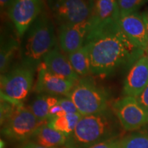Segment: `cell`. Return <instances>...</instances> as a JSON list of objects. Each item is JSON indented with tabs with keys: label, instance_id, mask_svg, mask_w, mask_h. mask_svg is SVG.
Listing matches in <instances>:
<instances>
[{
	"label": "cell",
	"instance_id": "1",
	"mask_svg": "<svg viewBox=\"0 0 148 148\" xmlns=\"http://www.w3.org/2000/svg\"><path fill=\"white\" fill-rule=\"evenodd\" d=\"M87 46L90 73L101 77L112 75L120 69L132 66L145 54L123 33L119 21L107 22L88 31Z\"/></svg>",
	"mask_w": 148,
	"mask_h": 148
},
{
	"label": "cell",
	"instance_id": "2",
	"mask_svg": "<svg viewBox=\"0 0 148 148\" xmlns=\"http://www.w3.org/2000/svg\"><path fill=\"white\" fill-rule=\"evenodd\" d=\"M112 110L82 116L67 137L66 148H88L105 140L118 138L119 123ZM120 124V123H119Z\"/></svg>",
	"mask_w": 148,
	"mask_h": 148
},
{
	"label": "cell",
	"instance_id": "3",
	"mask_svg": "<svg viewBox=\"0 0 148 148\" xmlns=\"http://www.w3.org/2000/svg\"><path fill=\"white\" fill-rule=\"evenodd\" d=\"M56 46L55 27L51 16L41 12L29 28L22 47V64L36 70L44 58Z\"/></svg>",
	"mask_w": 148,
	"mask_h": 148
},
{
	"label": "cell",
	"instance_id": "4",
	"mask_svg": "<svg viewBox=\"0 0 148 148\" xmlns=\"http://www.w3.org/2000/svg\"><path fill=\"white\" fill-rule=\"evenodd\" d=\"M66 97L70 98L82 116L108 110V92L90 76L80 77Z\"/></svg>",
	"mask_w": 148,
	"mask_h": 148
},
{
	"label": "cell",
	"instance_id": "5",
	"mask_svg": "<svg viewBox=\"0 0 148 148\" xmlns=\"http://www.w3.org/2000/svg\"><path fill=\"white\" fill-rule=\"evenodd\" d=\"M35 70L23 64L1 75V97L16 103H23L34 84Z\"/></svg>",
	"mask_w": 148,
	"mask_h": 148
},
{
	"label": "cell",
	"instance_id": "6",
	"mask_svg": "<svg viewBox=\"0 0 148 148\" xmlns=\"http://www.w3.org/2000/svg\"><path fill=\"white\" fill-rule=\"evenodd\" d=\"M45 123L47 122L37 119L27 107L22 103L10 119L1 125V134L12 141L26 142L35 131Z\"/></svg>",
	"mask_w": 148,
	"mask_h": 148
},
{
	"label": "cell",
	"instance_id": "7",
	"mask_svg": "<svg viewBox=\"0 0 148 148\" xmlns=\"http://www.w3.org/2000/svg\"><path fill=\"white\" fill-rule=\"evenodd\" d=\"M90 0H47L51 16L57 25H75L88 21L91 14Z\"/></svg>",
	"mask_w": 148,
	"mask_h": 148
},
{
	"label": "cell",
	"instance_id": "8",
	"mask_svg": "<svg viewBox=\"0 0 148 148\" xmlns=\"http://www.w3.org/2000/svg\"><path fill=\"white\" fill-rule=\"evenodd\" d=\"M112 110L120 125L127 131H134L148 124V114L135 97L125 96L112 103Z\"/></svg>",
	"mask_w": 148,
	"mask_h": 148
},
{
	"label": "cell",
	"instance_id": "9",
	"mask_svg": "<svg viewBox=\"0 0 148 148\" xmlns=\"http://www.w3.org/2000/svg\"><path fill=\"white\" fill-rule=\"evenodd\" d=\"M42 0H14L8 16L14 24L18 36L22 37L41 14Z\"/></svg>",
	"mask_w": 148,
	"mask_h": 148
},
{
	"label": "cell",
	"instance_id": "10",
	"mask_svg": "<svg viewBox=\"0 0 148 148\" xmlns=\"http://www.w3.org/2000/svg\"><path fill=\"white\" fill-rule=\"evenodd\" d=\"M36 70L37 78L34 90L38 94L67 96L76 83L51 73L43 62L38 66Z\"/></svg>",
	"mask_w": 148,
	"mask_h": 148
},
{
	"label": "cell",
	"instance_id": "11",
	"mask_svg": "<svg viewBox=\"0 0 148 148\" xmlns=\"http://www.w3.org/2000/svg\"><path fill=\"white\" fill-rule=\"evenodd\" d=\"M88 32V21L75 25L58 27V40L60 49L66 55L84 45Z\"/></svg>",
	"mask_w": 148,
	"mask_h": 148
},
{
	"label": "cell",
	"instance_id": "12",
	"mask_svg": "<svg viewBox=\"0 0 148 148\" xmlns=\"http://www.w3.org/2000/svg\"><path fill=\"white\" fill-rule=\"evenodd\" d=\"M148 84V55L144 54L130 68L124 79L125 96L137 97Z\"/></svg>",
	"mask_w": 148,
	"mask_h": 148
},
{
	"label": "cell",
	"instance_id": "13",
	"mask_svg": "<svg viewBox=\"0 0 148 148\" xmlns=\"http://www.w3.org/2000/svg\"><path fill=\"white\" fill-rule=\"evenodd\" d=\"M119 24L127 38L145 52L148 48V35L141 13L135 12L120 16Z\"/></svg>",
	"mask_w": 148,
	"mask_h": 148
},
{
	"label": "cell",
	"instance_id": "14",
	"mask_svg": "<svg viewBox=\"0 0 148 148\" xmlns=\"http://www.w3.org/2000/svg\"><path fill=\"white\" fill-rule=\"evenodd\" d=\"M120 12L117 0H93L88 31L107 22L119 21Z\"/></svg>",
	"mask_w": 148,
	"mask_h": 148
},
{
	"label": "cell",
	"instance_id": "15",
	"mask_svg": "<svg viewBox=\"0 0 148 148\" xmlns=\"http://www.w3.org/2000/svg\"><path fill=\"white\" fill-rule=\"evenodd\" d=\"M42 62L48 71L55 75L75 82L80 78L74 71L67 56L61 52L57 45L45 56Z\"/></svg>",
	"mask_w": 148,
	"mask_h": 148
},
{
	"label": "cell",
	"instance_id": "16",
	"mask_svg": "<svg viewBox=\"0 0 148 148\" xmlns=\"http://www.w3.org/2000/svg\"><path fill=\"white\" fill-rule=\"evenodd\" d=\"M67 137L64 133L49 127L47 123L38 127L28 141L46 147L60 148L65 147Z\"/></svg>",
	"mask_w": 148,
	"mask_h": 148
},
{
	"label": "cell",
	"instance_id": "17",
	"mask_svg": "<svg viewBox=\"0 0 148 148\" xmlns=\"http://www.w3.org/2000/svg\"><path fill=\"white\" fill-rule=\"evenodd\" d=\"M59 98L47 94H39L27 106L29 109L38 119L48 123L49 113L51 108L58 103Z\"/></svg>",
	"mask_w": 148,
	"mask_h": 148
},
{
	"label": "cell",
	"instance_id": "18",
	"mask_svg": "<svg viewBox=\"0 0 148 148\" xmlns=\"http://www.w3.org/2000/svg\"><path fill=\"white\" fill-rule=\"evenodd\" d=\"M74 71L80 77H86L90 73V63L88 47L86 45L67 55Z\"/></svg>",
	"mask_w": 148,
	"mask_h": 148
},
{
	"label": "cell",
	"instance_id": "19",
	"mask_svg": "<svg viewBox=\"0 0 148 148\" xmlns=\"http://www.w3.org/2000/svg\"><path fill=\"white\" fill-rule=\"evenodd\" d=\"M19 48L18 40L13 37L1 40L0 49V72L3 75L8 71L14 55Z\"/></svg>",
	"mask_w": 148,
	"mask_h": 148
},
{
	"label": "cell",
	"instance_id": "20",
	"mask_svg": "<svg viewBox=\"0 0 148 148\" xmlns=\"http://www.w3.org/2000/svg\"><path fill=\"white\" fill-rule=\"evenodd\" d=\"M82 116V114L79 112L67 113L63 116L51 118L48 121L47 124L49 127L69 136L73 132Z\"/></svg>",
	"mask_w": 148,
	"mask_h": 148
},
{
	"label": "cell",
	"instance_id": "21",
	"mask_svg": "<svg viewBox=\"0 0 148 148\" xmlns=\"http://www.w3.org/2000/svg\"><path fill=\"white\" fill-rule=\"evenodd\" d=\"M121 148H148V133L135 132L122 138Z\"/></svg>",
	"mask_w": 148,
	"mask_h": 148
},
{
	"label": "cell",
	"instance_id": "22",
	"mask_svg": "<svg viewBox=\"0 0 148 148\" xmlns=\"http://www.w3.org/2000/svg\"><path fill=\"white\" fill-rule=\"evenodd\" d=\"M145 1L146 0H117L120 16L137 12Z\"/></svg>",
	"mask_w": 148,
	"mask_h": 148
},
{
	"label": "cell",
	"instance_id": "23",
	"mask_svg": "<svg viewBox=\"0 0 148 148\" xmlns=\"http://www.w3.org/2000/svg\"><path fill=\"white\" fill-rule=\"evenodd\" d=\"M22 103H16L1 97V125L5 123L13 114L18 106Z\"/></svg>",
	"mask_w": 148,
	"mask_h": 148
},
{
	"label": "cell",
	"instance_id": "24",
	"mask_svg": "<svg viewBox=\"0 0 148 148\" xmlns=\"http://www.w3.org/2000/svg\"><path fill=\"white\" fill-rule=\"evenodd\" d=\"M58 103L66 113H77V112H79L75 105L69 97H66L59 98Z\"/></svg>",
	"mask_w": 148,
	"mask_h": 148
},
{
	"label": "cell",
	"instance_id": "25",
	"mask_svg": "<svg viewBox=\"0 0 148 148\" xmlns=\"http://www.w3.org/2000/svg\"><path fill=\"white\" fill-rule=\"evenodd\" d=\"M121 138H114L112 139L105 140L88 148H121L120 143Z\"/></svg>",
	"mask_w": 148,
	"mask_h": 148
},
{
	"label": "cell",
	"instance_id": "26",
	"mask_svg": "<svg viewBox=\"0 0 148 148\" xmlns=\"http://www.w3.org/2000/svg\"><path fill=\"white\" fill-rule=\"evenodd\" d=\"M136 99L140 106L148 114V84L143 90V92L137 97H136Z\"/></svg>",
	"mask_w": 148,
	"mask_h": 148
},
{
	"label": "cell",
	"instance_id": "27",
	"mask_svg": "<svg viewBox=\"0 0 148 148\" xmlns=\"http://www.w3.org/2000/svg\"><path fill=\"white\" fill-rule=\"evenodd\" d=\"M14 0H0V10L1 16L8 15L9 10L13 3Z\"/></svg>",
	"mask_w": 148,
	"mask_h": 148
},
{
	"label": "cell",
	"instance_id": "28",
	"mask_svg": "<svg viewBox=\"0 0 148 148\" xmlns=\"http://www.w3.org/2000/svg\"><path fill=\"white\" fill-rule=\"evenodd\" d=\"M17 148H51V147H46L43 146H40L39 145L32 143L31 141H26L22 144L20 146H18ZM60 148H66V147H60Z\"/></svg>",
	"mask_w": 148,
	"mask_h": 148
},
{
	"label": "cell",
	"instance_id": "29",
	"mask_svg": "<svg viewBox=\"0 0 148 148\" xmlns=\"http://www.w3.org/2000/svg\"><path fill=\"white\" fill-rule=\"evenodd\" d=\"M141 15L142 17L143 18L144 23L145 24L146 29H147V32L148 35V10H145V11H143L141 13Z\"/></svg>",
	"mask_w": 148,
	"mask_h": 148
},
{
	"label": "cell",
	"instance_id": "30",
	"mask_svg": "<svg viewBox=\"0 0 148 148\" xmlns=\"http://www.w3.org/2000/svg\"><path fill=\"white\" fill-rule=\"evenodd\" d=\"M145 54H147V55H148V48H147V51H145Z\"/></svg>",
	"mask_w": 148,
	"mask_h": 148
},
{
	"label": "cell",
	"instance_id": "31",
	"mask_svg": "<svg viewBox=\"0 0 148 148\" xmlns=\"http://www.w3.org/2000/svg\"><path fill=\"white\" fill-rule=\"evenodd\" d=\"M90 1H93V0H90Z\"/></svg>",
	"mask_w": 148,
	"mask_h": 148
}]
</instances>
